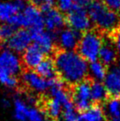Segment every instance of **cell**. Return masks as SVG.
<instances>
[{
  "label": "cell",
  "instance_id": "cell-1",
  "mask_svg": "<svg viewBox=\"0 0 120 121\" xmlns=\"http://www.w3.org/2000/svg\"><path fill=\"white\" fill-rule=\"evenodd\" d=\"M55 65L57 73L64 82L76 85L85 81L88 73V64L74 51H61L56 54Z\"/></svg>",
  "mask_w": 120,
  "mask_h": 121
},
{
  "label": "cell",
  "instance_id": "cell-2",
  "mask_svg": "<svg viewBox=\"0 0 120 121\" xmlns=\"http://www.w3.org/2000/svg\"><path fill=\"white\" fill-rule=\"evenodd\" d=\"M22 65V60L18 53L7 48L0 50V84L9 89L16 88Z\"/></svg>",
  "mask_w": 120,
  "mask_h": 121
},
{
  "label": "cell",
  "instance_id": "cell-3",
  "mask_svg": "<svg viewBox=\"0 0 120 121\" xmlns=\"http://www.w3.org/2000/svg\"><path fill=\"white\" fill-rule=\"evenodd\" d=\"M87 10L92 23L101 30L112 32L119 26L120 19L117 13L110 10L102 2L89 4Z\"/></svg>",
  "mask_w": 120,
  "mask_h": 121
},
{
  "label": "cell",
  "instance_id": "cell-4",
  "mask_svg": "<svg viewBox=\"0 0 120 121\" xmlns=\"http://www.w3.org/2000/svg\"><path fill=\"white\" fill-rule=\"evenodd\" d=\"M9 23L16 28H29V30L42 29L44 27V16L39 8L33 4H27L10 20Z\"/></svg>",
  "mask_w": 120,
  "mask_h": 121
},
{
  "label": "cell",
  "instance_id": "cell-5",
  "mask_svg": "<svg viewBox=\"0 0 120 121\" xmlns=\"http://www.w3.org/2000/svg\"><path fill=\"white\" fill-rule=\"evenodd\" d=\"M103 41L100 34L95 31H87L80 37L78 45V52L85 60L88 62L96 61L99 58Z\"/></svg>",
  "mask_w": 120,
  "mask_h": 121
},
{
  "label": "cell",
  "instance_id": "cell-6",
  "mask_svg": "<svg viewBox=\"0 0 120 121\" xmlns=\"http://www.w3.org/2000/svg\"><path fill=\"white\" fill-rule=\"evenodd\" d=\"M72 99L76 110L81 112L88 110L92 106L93 102L91 96V83L89 81H83L75 85Z\"/></svg>",
  "mask_w": 120,
  "mask_h": 121
},
{
  "label": "cell",
  "instance_id": "cell-7",
  "mask_svg": "<svg viewBox=\"0 0 120 121\" xmlns=\"http://www.w3.org/2000/svg\"><path fill=\"white\" fill-rule=\"evenodd\" d=\"M66 21L70 28L79 33H86L89 31L92 25L87 10L85 9V7H74L67 15Z\"/></svg>",
  "mask_w": 120,
  "mask_h": 121
},
{
  "label": "cell",
  "instance_id": "cell-8",
  "mask_svg": "<svg viewBox=\"0 0 120 121\" xmlns=\"http://www.w3.org/2000/svg\"><path fill=\"white\" fill-rule=\"evenodd\" d=\"M33 42L34 45L40 49L44 55H50L55 50V35L54 33H51L48 30L42 29H33L30 30Z\"/></svg>",
  "mask_w": 120,
  "mask_h": 121
},
{
  "label": "cell",
  "instance_id": "cell-9",
  "mask_svg": "<svg viewBox=\"0 0 120 121\" xmlns=\"http://www.w3.org/2000/svg\"><path fill=\"white\" fill-rule=\"evenodd\" d=\"M33 41L30 30L26 28L17 29L14 35L11 37L6 43V48L16 53H23L27 48L31 45Z\"/></svg>",
  "mask_w": 120,
  "mask_h": 121
},
{
  "label": "cell",
  "instance_id": "cell-10",
  "mask_svg": "<svg viewBox=\"0 0 120 121\" xmlns=\"http://www.w3.org/2000/svg\"><path fill=\"white\" fill-rule=\"evenodd\" d=\"M21 81L27 88L35 93H44L50 87V80L42 77L34 70H27L23 73Z\"/></svg>",
  "mask_w": 120,
  "mask_h": 121
},
{
  "label": "cell",
  "instance_id": "cell-11",
  "mask_svg": "<svg viewBox=\"0 0 120 121\" xmlns=\"http://www.w3.org/2000/svg\"><path fill=\"white\" fill-rule=\"evenodd\" d=\"M80 33L72 28H63L57 35V43L62 51H74L78 48L80 40Z\"/></svg>",
  "mask_w": 120,
  "mask_h": 121
},
{
  "label": "cell",
  "instance_id": "cell-12",
  "mask_svg": "<svg viewBox=\"0 0 120 121\" xmlns=\"http://www.w3.org/2000/svg\"><path fill=\"white\" fill-rule=\"evenodd\" d=\"M24 7V2L0 0V23H9L10 20Z\"/></svg>",
  "mask_w": 120,
  "mask_h": 121
},
{
  "label": "cell",
  "instance_id": "cell-13",
  "mask_svg": "<svg viewBox=\"0 0 120 121\" xmlns=\"http://www.w3.org/2000/svg\"><path fill=\"white\" fill-rule=\"evenodd\" d=\"M43 59L44 54L34 44H31L23 52V55L21 57L22 64L28 70L36 69V67Z\"/></svg>",
  "mask_w": 120,
  "mask_h": 121
},
{
  "label": "cell",
  "instance_id": "cell-14",
  "mask_svg": "<svg viewBox=\"0 0 120 121\" xmlns=\"http://www.w3.org/2000/svg\"><path fill=\"white\" fill-rule=\"evenodd\" d=\"M44 16V27L51 33L61 31L65 24V19L63 13L57 9H51L45 13Z\"/></svg>",
  "mask_w": 120,
  "mask_h": 121
},
{
  "label": "cell",
  "instance_id": "cell-15",
  "mask_svg": "<svg viewBox=\"0 0 120 121\" xmlns=\"http://www.w3.org/2000/svg\"><path fill=\"white\" fill-rule=\"evenodd\" d=\"M103 84L109 95L112 97H120V74L115 68L108 72Z\"/></svg>",
  "mask_w": 120,
  "mask_h": 121
},
{
  "label": "cell",
  "instance_id": "cell-16",
  "mask_svg": "<svg viewBox=\"0 0 120 121\" xmlns=\"http://www.w3.org/2000/svg\"><path fill=\"white\" fill-rule=\"evenodd\" d=\"M117 51L115 44L110 42H105L103 44L99 54V60L105 65H111L115 64L117 58Z\"/></svg>",
  "mask_w": 120,
  "mask_h": 121
},
{
  "label": "cell",
  "instance_id": "cell-17",
  "mask_svg": "<svg viewBox=\"0 0 120 121\" xmlns=\"http://www.w3.org/2000/svg\"><path fill=\"white\" fill-rule=\"evenodd\" d=\"M13 117L17 121H27L29 104L22 97H15L13 100Z\"/></svg>",
  "mask_w": 120,
  "mask_h": 121
},
{
  "label": "cell",
  "instance_id": "cell-18",
  "mask_svg": "<svg viewBox=\"0 0 120 121\" xmlns=\"http://www.w3.org/2000/svg\"><path fill=\"white\" fill-rule=\"evenodd\" d=\"M35 71L42 77L45 78L47 80H52L56 78L57 73L55 62L50 58H44L36 67Z\"/></svg>",
  "mask_w": 120,
  "mask_h": 121
},
{
  "label": "cell",
  "instance_id": "cell-19",
  "mask_svg": "<svg viewBox=\"0 0 120 121\" xmlns=\"http://www.w3.org/2000/svg\"><path fill=\"white\" fill-rule=\"evenodd\" d=\"M88 73L94 81H103L108 72L106 65L100 60H96L88 65Z\"/></svg>",
  "mask_w": 120,
  "mask_h": 121
},
{
  "label": "cell",
  "instance_id": "cell-20",
  "mask_svg": "<svg viewBox=\"0 0 120 121\" xmlns=\"http://www.w3.org/2000/svg\"><path fill=\"white\" fill-rule=\"evenodd\" d=\"M86 121H106V113L100 105H92L87 111L81 112Z\"/></svg>",
  "mask_w": 120,
  "mask_h": 121
},
{
  "label": "cell",
  "instance_id": "cell-21",
  "mask_svg": "<svg viewBox=\"0 0 120 121\" xmlns=\"http://www.w3.org/2000/svg\"><path fill=\"white\" fill-rule=\"evenodd\" d=\"M46 114L51 119L57 120L62 118L64 112V107L59 101L55 98H50L46 103Z\"/></svg>",
  "mask_w": 120,
  "mask_h": 121
},
{
  "label": "cell",
  "instance_id": "cell-22",
  "mask_svg": "<svg viewBox=\"0 0 120 121\" xmlns=\"http://www.w3.org/2000/svg\"><path fill=\"white\" fill-rule=\"evenodd\" d=\"M108 91L102 81H94L91 83V96L93 102L97 104L106 101L108 96Z\"/></svg>",
  "mask_w": 120,
  "mask_h": 121
},
{
  "label": "cell",
  "instance_id": "cell-23",
  "mask_svg": "<svg viewBox=\"0 0 120 121\" xmlns=\"http://www.w3.org/2000/svg\"><path fill=\"white\" fill-rule=\"evenodd\" d=\"M104 111L110 118L120 115V97H112L106 102Z\"/></svg>",
  "mask_w": 120,
  "mask_h": 121
},
{
  "label": "cell",
  "instance_id": "cell-24",
  "mask_svg": "<svg viewBox=\"0 0 120 121\" xmlns=\"http://www.w3.org/2000/svg\"><path fill=\"white\" fill-rule=\"evenodd\" d=\"M17 28L10 23H0V42L6 43L16 32Z\"/></svg>",
  "mask_w": 120,
  "mask_h": 121
},
{
  "label": "cell",
  "instance_id": "cell-25",
  "mask_svg": "<svg viewBox=\"0 0 120 121\" xmlns=\"http://www.w3.org/2000/svg\"><path fill=\"white\" fill-rule=\"evenodd\" d=\"M27 121H47L46 113L36 106H30Z\"/></svg>",
  "mask_w": 120,
  "mask_h": 121
},
{
  "label": "cell",
  "instance_id": "cell-26",
  "mask_svg": "<svg viewBox=\"0 0 120 121\" xmlns=\"http://www.w3.org/2000/svg\"><path fill=\"white\" fill-rule=\"evenodd\" d=\"M29 1L31 2V4L36 6L44 13L53 9V6L56 4V0H29Z\"/></svg>",
  "mask_w": 120,
  "mask_h": 121
},
{
  "label": "cell",
  "instance_id": "cell-27",
  "mask_svg": "<svg viewBox=\"0 0 120 121\" xmlns=\"http://www.w3.org/2000/svg\"><path fill=\"white\" fill-rule=\"evenodd\" d=\"M56 5L57 7V10L61 13H69L75 7L73 0H56Z\"/></svg>",
  "mask_w": 120,
  "mask_h": 121
},
{
  "label": "cell",
  "instance_id": "cell-28",
  "mask_svg": "<svg viewBox=\"0 0 120 121\" xmlns=\"http://www.w3.org/2000/svg\"><path fill=\"white\" fill-rule=\"evenodd\" d=\"M103 3L110 10L115 13H120V0H103Z\"/></svg>",
  "mask_w": 120,
  "mask_h": 121
},
{
  "label": "cell",
  "instance_id": "cell-29",
  "mask_svg": "<svg viewBox=\"0 0 120 121\" xmlns=\"http://www.w3.org/2000/svg\"><path fill=\"white\" fill-rule=\"evenodd\" d=\"M114 44L117 49V54L120 56V29H117L115 32V36H114Z\"/></svg>",
  "mask_w": 120,
  "mask_h": 121
},
{
  "label": "cell",
  "instance_id": "cell-30",
  "mask_svg": "<svg viewBox=\"0 0 120 121\" xmlns=\"http://www.w3.org/2000/svg\"><path fill=\"white\" fill-rule=\"evenodd\" d=\"M74 5L77 7H85L87 4V0H73Z\"/></svg>",
  "mask_w": 120,
  "mask_h": 121
},
{
  "label": "cell",
  "instance_id": "cell-31",
  "mask_svg": "<svg viewBox=\"0 0 120 121\" xmlns=\"http://www.w3.org/2000/svg\"><path fill=\"white\" fill-rule=\"evenodd\" d=\"M2 104H3V105L4 107H9L11 103L8 99H3V100H2Z\"/></svg>",
  "mask_w": 120,
  "mask_h": 121
},
{
  "label": "cell",
  "instance_id": "cell-32",
  "mask_svg": "<svg viewBox=\"0 0 120 121\" xmlns=\"http://www.w3.org/2000/svg\"><path fill=\"white\" fill-rule=\"evenodd\" d=\"M110 121H120V115L117 117H115V118H110Z\"/></svg>",
  "mask_w": 120,
  "mask_h": 121
},
{
  "label": "cell",
  "instance_id": "cell-33",
  "mask_svg": "<svg viewBox=\"0 0 120 121\" xmlns=\"http://www.w3.org/2000/svg\"><path fill=\"white\" fill-rule=\"evenodd\" d=\"M115 69H116V70L117 71V73H118L120 74V61H119V62H118V63H117V66L115 67Z\"/></svg>",
  "mask_w": 120,
  "mask_h": 121
},
{
  "label": "cell",
  "instance_id": "cell-34",
  "mask_svg": "<svg viewBox=\"0 0 120 121\" xmlns=\"http://www.w3.org/2000/svg\"><path fill=\"white\" fill-rule=\"evenodd\" d=\"M87 2H91V3H93V2H96L98 0H87Z\"/></svg>",
  "mask_w": 120,
  "mask_h": 121
},
{
  "label": "cell",
  "instance_id": "cell-35",
  "mask_svg": "<svg viewBox=\"0 0 120 121\" xmlns=\"http://www.w3.org/2000/svg\"><path fill=\"white\" fill-rule=\"evenodd\" d=\"M12 1H15V2H24L25 0H12Z\"/></svg>",
  "mask_w": 120,
  "mask_h": 121
}]
</instances>
